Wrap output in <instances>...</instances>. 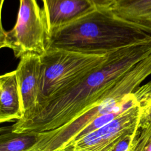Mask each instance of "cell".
Wrapping results in <instances>:
<instances>
[{
    "label": "cell",
    "instance_id": "cell-8",
    "mask_svg": "<svg viewBox=\"0 0 151 151\" xmlns=\"http://www.w3.org/2000/svg\"><path fill=\"white\" fill-rule=\"evenodd\" d=\"M50 34L65 25L97 6L91 0H41Z\"/></svg>",
    "mask_w": 151,
    "mask_h": 151
},
{
    "label": "cell",
    "instance_id": "cell-1",
    "mask_svg": "<svg viewBox=\"0 0 151 151\" xmlns=\"http://www.w3.org/2000/svg\"><path fill=\"white\" fill-rule=\"evenodd\" d=\"M151 54V40L109 52L98 67L60 94L38 103L28 120L11 126L16 132L54 130L101 103L117 81L137 63Z\"/></svg>",
    "mask_w": 151,
    "mask_h": 151
},
{
    "label": "cell",
    "instance_id": "cell-6",
    "mask_svg": "<svg viewBox=\"0 0 151 151\" xmlns=\"http://www.w3.org/2000/svg\"><path fill=\"white\" fill-rule=\"evenodd\" d=\"M143 113V107H132L101 128L73 142L67 151H111L124 134L137 130Z\"/></svg>",
    "mask_w": 151,
    "mask_h": 151
},
{
    "label": "cell",
    "instance_id": "cell-3",
    "mask_svg": "<svg viewBox=\"0 0 151 151\" xmlns=\"http://www.w3.org/2000/svg\"><path fill=\"white\" fill-rule=\"evenodd\" d=\"M107 55L87 54L57 48L47 49L41 55L38 103L72 87L101 64Z\"/></svg>",
    "mask_w": 151,
    "mask_h": 151
},
{
    "label": "cell",
    "instance_id": "cell-9",
    "mask_svg": "<svg viewBox=\"0 0 151 151\" xmlns=\"http://www.w3.org/2000/svg\"><path fill=\"white\" fill-rule=\"evenodd\" d=\"M22 115L15 70L0 77V122L18 120Z\"/></svg>",
    "mask_w": 151,
    "mask_h": 151
},
{
    "label": "cell",
    "instance_id": "cell-10",
    "mask_svg": "<svg viewBox=\"0 0 151 151\" xmlns=\"http://www.w3.org/2000/svg\"><path fill=\"white\" fill-rule=\"evenodd\" d=\"M111 8L119 17L151 34V0H116Z\"/></svg>",
    "mask_w": 151,
    "mask_h": 151
},
{
    "label": "cell",
    "instance_id": "cell-11",
    "mask_svg": "<svg viewBox=\"0 0 151 151\" xmlns=\"http://www.w3.org/2000/svg\"><path fill=\"white\" fill-rule=\"evenodd\" d=\"M37 139V133L14 132L10 126L1 130L0 151H31Z\"/></svg>",
    "mask_w": 151,
    "mask_h": 151
},
{
    "label": "cell",
    "instance_id": "cell-13",
    "mask_svg": "<svg viewBox=\"0 0 151 151\" xmlns=\"http://www.w3.org/2000/svg\"><path fill=\"white\" fill-rule=\"evenodd\" d=\"M97 7H104V6H110L113 0H91Z\"/></svg>",
    "mask_w": 151,
    "mask_h": 151
},
{
    "label": "cell",
    "instance_id": "cell-12",
    "mask_svg": "<svg viewBox=\"0 0 151 151\" xmlns=\"http://www.w3.org/2000/svg\"><path fill=\"white\" fill-rule=\"evenodd\" d=\"M134 151H151V119L140 124Z\"/></svg>",
    "mask_w": 151,
    "mask_h": 151
},
{
    "label": "cell",
    "instance_id": "cell-14",
    "mask_svg": "<svg viewBox=\"0 0 151 151\" xmlns=\"http://www.w3.org/2000/svg\"><path fill=\"white\" fill-rule=\"evenodd\" d=\"M146 109H147V111H148L149 114L151 116V96L148 101V103L146 105Z\"/></svg>",
    "mask_w": 151,
    "mask_h": 151
},
{
    "label": "cell",
    "instance_id": "cell-15",
    "mask_svg": "<svg viewBox=\"0 0 151 151\" xmlns=\"http://www.w3.org/2000/svg\"><path fill=\"white\" fill-rule=\"evenodd\" d=\"M5 0H1V11L2 10V5H3V4H4V2Z\"/></svg>",
    "mask_w": 151,
    "mask_h": 151
},
{
    "label": "cell",
    "instance_id": "cell-2",
    "mask_svg": "<svg viewBox=\"0 0 151 151\" xmlns=\"http://www.w3.org/2000/svg\"><path fill=\"white\" fill-rule=\"evenodd\" d=\"M151 40V34L117 15L110 6L96 7L51 31L47 49L57 48L87 54L106 55Z\"/></svg>",
    "mask_w": 151,
    "mask_h": 151
},
{
    "label": "cell",
    "instance_id": "cell-7",
    "mask_svg": "<svg viewBox=\"0 0 151 151\" xmlns=\"http://www.w3.org/2000/svg\"><path fill=\"white\" fill-rule=\"evenodd\" d=\"M41 57L37 54L28 53L20 57L15 69L21 99L22 115L18 120L29 119L38 104Z\"/></svg>",
    "mask_w": 151,
    "mask_h": 151
},
{
    "label": "cell",
    "instance_id": "cell-5",
    "mask_svg": "<svg viewBox=\"0 0 151 151\" xmlns=\"http://www.w3.org/2000/svg\"><path fill=\"white\" fill-rule=\"evenodd\" d=\"M133 86L126 78L122 77L99 104L81 114L75 119L54 130L38 133L37 142L31 151H67L76 137L94 119L113 111L132 93Z\"/></svg>",
    "mask_w": 151,
    "mask_h": 151
},
{
    "label": "cell",
    "instance_id": "cell-4",
    "mask_svg": "<svg viewBox=\"0 0 151 151\" xmlns=\"http://www.w3.org/2000/svg\"><path fill=\"white\" fill-rule=\"evenodd\" d=\"M49 28L44 8L37 0H19L16 23L8 31L1 24L0 47L11 49L17 58L28 53L43 55L47 50Z\"/></svg>",
    "mask_w": 151,
    "mask_h": 151
},
{
    "label": "cell",
    "instance_id": "cell-16",
    "mask_svg": "<svg viewBox=\"0 0 151 151\" xmlns=\"http://www.w3.org/2000/svg\"><path fill=\"white\" fill-rule=\"evenodd\" d=\"M116 1V0H113V1Z\"/></svg>",
    "mask_w": 151,
    "mask_h": 151
}]
</instances>
